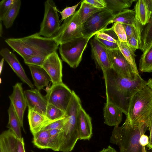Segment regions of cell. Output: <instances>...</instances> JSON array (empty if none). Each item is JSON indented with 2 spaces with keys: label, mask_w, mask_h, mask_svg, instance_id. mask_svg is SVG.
I'll list each match as a JSON object with an SVG mask.
<instances>
[{
  "label": "cell",
  "mask_w": 152,
  "mask_h": 152,
  "mask_svg": "<svg viewBox=\"0 0 152 152\" xmlns=\"http://www.w3.org/2000/svg\"><path fill=\"white\" fill-rule=\"evenodd\" d=\"M30 69L34 85L39 91L48 86L51 79L45 70L41 66L28 65Z\"/></svg>",
  "instance_id": "obj_19"
},
{
  "label": "cell",
  "mask_w": 152,
  "mask_h": 152,
  "mask_svg": "<svg viewBox=\"0 0 152 152\" xmlns=\"http://www.w3.org/2000/svg\"><path fill=\"white\" fill-rule=\"evenodd\" d=\"M117 43L119 48L125 58L132 66L135 72L139 74L135 61L134 52L128 45L126 42H121L119 40Z\"/></svg>",
  "instance_id": "obj_25"
},
{
  "label": "cell",
  "mask_w": 152,
  "mask_h": 152,
  "mask_svg": "<svg viewBox=\"0 0 152 152\" xmlns=\"http://www.w3.org/2000/svg\"><path fill=\"white\" fill-rule=\"evenodd\" d=\"M126 116L132 124L144 123L149 127L152 121V90L147 84L130 97Z\"/></svg>",
  "instance_id": "obj_4"
},
{
  "label": "cell",
  "mask_w": 152,
  "mask_h": 152,
  "mask_svg": "<svg viewBox=\"0 0 152 152\" xmlns=\"http://www.w3.org/2000/svg\"><path fill=\"white\" fill-rule=\"evenodd\" d=\"M99 152H117L115 149L113 148L110 146H108L106 148H103Z\"/></svg>",
  "instance_id": "obj_46"
},
{
  "label": "cell",
  "mask_w": 152,
  "mask_h": 152,
  "mask_svg": "<svg viewBox=\"0 0 152 152\" xmlns=\"http://www.w3.org/2000/svg\"><path fill=\"white\" fill-rule=\"evenodd\" d=\"M16 152H26L23 138H18L16 143Z\"/></svg>",
  "instance_id": "obj_43"
},
{
  "label": "cell",
  "mask_w": 152,
  "mask_h": 152,
  "mask_svg": "<svg viewBox=\"0 0 152 152\" xmlns=\"http://www.w3.org/2000/svg\"><path fill=\"white\" fill-rule=\"evenodd\" d=\"M70 7H66L61 12V19L63 20L69 17L74 15L76 12L75 10L80 3Z\"/></svg>",
  "instance_id": "obj_39"
},
{
  "label": "cell",
  "mask_w": 152,
  "mask_h": 152,
  "mask_svg": "<svg viewBox=\"0 0 152 152\" xmlns=\"http://www.w3.org/2000/svg\"><path fill=\"white\" fill-rule=\"evenodd\" d=\"M92 37L83 36L61 44L59 52L62 60L72 68L77 67L82 60L84 51Z\"/></svg>",
  "instance_id": "obj_5"
},
{
  "label": "cell",
  "mask_w": 152,
  "mask_h": 152,
  "mask_svg": "<svg viewBox=\"0 0 152 152\" xmlns=\"http://www.w3.org/2000/svg\"><path fill=\"white\" fill-rule=\"evenodd\" d=\"M37 89L27 90L24 91L27 106L32 109L45 116L48 102Z\"/></svg>",
  "instance_id": "obj_14"
},
{
  "label": "cell",
  "mask_w": 152,
  "mask_h": 152,
  "mask_svg": "<svg viewBox=\"0 0 152 152\" xmlns=\"http://www.w3.org/2000/svg\"><path fill=\"white\" fill-rule=\"evenodd\" d=\"M21 4L20 0H16L2 20L6 28H10L12 25L19 13Z\"/></svg>",
  "instance_id": "obj_28"
},
{
  "label": "cell",
  "mask_w": 152,
  "mask_h": 152,
  "mask_svg": "<svg viewBox=\"0 0 152 152\" xmlns=\"http://www.w3.org/2000/svg\"><path fill=\"white\" fill-rule=\"evenodd\" d=\"M32 142L40 149H49L50 136L48 130L42 129L33 135Z\"/></svg>",
  "instance_id": "obj_26"
},
{
  "label": "cell",
  "mask_w": 152,
  "mask_h": 152,
  "mask_svg": "<svg viewBox=\"0 0 152 152\" xmlns=\"http://www.w3.org/2000/svg\"><path fill=\"white\" fill-rule=\"evenodd\" d=\"M72 91L63 82L52 85L45 96L48 103L66 112L73 95Z\"/></svg>",
  "instance_id": "obj_8"
},
{
  "label": "cell",
  "mask_w": 152,
  "mask_h": 152,
  "mask_svg": "<svg viewBox=\"0 0 152 152\" xmlns=\"http://www.w3.org/2000/svg\"><path fill=\"white\" fill-rule=\"evenodd\" d=\"M111 28L117 35L119 41L127 42V37L122 23L118 22L114 23Z\"/></svg>",
  "instance_id": "obj_35"
},
{
  "label": "cell",
  "mask_w": 152,
  "mask_h": 152,
  "mask_svg": "<svg viewBox=\"0 0 152 152\" xmlns=\"http://www.w3.org/2000/svg\"><path fill=\"white\" fill-rule=\"evenodd\" d=\"M106 90V102L119 107L126 115L130 99L138 90L147 84L139 75L133 78L123 77L112 68L102 71Z\"/></svg>",
  "instance_id": "obj_1"
},
{
  "label": "cell",
  "mask_w": 152,
  "mask_h": 152,
  "mask_svg": "<svg viewBox=\"0 0 152 152\" xmlns=\"http://www.w3.org/2000/svg\"><path fill=\"white\" fill-rule=\"evenodd\" d=\"M18 137L10 129L0 135V152H16Z\"/></svg>",
  "instance_id": "obj_21"
},
{
  "label": "cell",
  "mask_w": 152,
  "mask_h": 152,
  "mask_svg": "<svg viewBox=\"0 0 152 152\" xmlns=\"http://www.w3.org/2000/svg\"><path fill=\"white\" fill-rule=\"evenodd\" d=\"M106 4V8L114 15L123 10L128 9L135 0H104Z\"/></svg>",
  "instance_id": "obj_23"
},
{
  "label": "cell",
  "mask_w": 152,
  "mask_h": 152,
  "mask_svg": "<svg viewBox=\"0 0 152 152\" xmlns=\"http://www.w3.org/2000/svg\"><path fill=\"white\" fill-rule=\"evenodd\" d=\"M91 57L96 66L102 71L112 68L110 58L105 47L94 37L90 41Z\"/></svg>",
  "instance_id": "obj_12"
},
{
  "label": "cell",
  "mask_w": 152,
  "mask_h": 152,
  "mask_svg": "<svg viewBox=\"0 0 152 152\" xmlns=\"http://www.w3.org/2000/svg\"><path fill=\"white\" fill-rule=\"evenodd\" d=\"M5 42L24 60L35 56L47 57L58 48L53 38L42 37L38 33L23 37L9 38Z\"/></svg>",
  "instance_id": "obj_2"
},
{
  "label": "cell",
  "mask_w": 152,
  "mask_h": 152,
  "mask_svg": "<svg viewBox=\"0 0 152 152\" xmlns=\"http://www.w3.org/2000/svg\"><path fill=\"white\" fill-rule=\"evenodd\" d=\"M47 57L42 56H35L24 61L25 63L27 65H32L42 67Z\"/></svg>",
  "instance_id": "obj_38"
},
{
  "label": "cell",
  "mask_w": 152,
  "mask_h": 152,
  "mask_svg": "<svg viewBox=\"0 0 152 152\" xmlns=\"http://www.w3.org/2000/svg\"></svg>",
  "instance_id": "obj_53"
},
{
  "label": "cell",
  "mask_w": 152,
  "mask_h": 152,
  "mask_svg": "<svg viewBox=\"0 0 152 152\" xmlns=\"http://www.w3.org/2000/svg\"><path fill=\"white\" fill-rule=\"evenodd\" d=\"M65 113L56 106L48 104L46 115L47 118L50 121H53L65 117Z\"/></svg>",
  "instance_id": "obj_33"
},
{
  "label": "cell",
  "mask_w": 152,
  "mask_h": 152,
  "mask_svg": "<svg viewBox=\"0 0 152 152\" xmlns=\"http://www.w3.org/2000/svg\"><path fill=\"white\" fill-rule=\"evenodd\" d=\"M42 67L51 79L52 85L62 83V64L57 52L47 56Z\"/></svg>",
  "instance_id": "obj_11"
},
{
  "label": "cell",
  "mask_w": 152,
  "mask_h": 152,
  "mask_svg": "<svg viewBox=\"0 0 152 152\" xmlns=\"http://www.w3.org/2000/svg\"></svg>",
  "instance_id": "obj_51"
},
{
  "label": "cell",
  "mask_w": 152,
  "mask_h": 152,
  "mask_svg": "<svg viewBox=\"0 0 152 152\" xmlns=\"http://www.w3.org/2000/svg\"><path fill=\"white\" fill-rule=\"evenodd\" d=\"M83 36L82 24L80 22L77 10L74 15L64 20L53 38L59 45Z\"/></svg>",
  "instance_id": "obj_7"
},
{
  "label": "cell",
  "mask_w": 152,
  "mask_h": 152,
  "mask_svg": "<svg viewBox=\"0 0 152 152\" xmlns=\"http://www.w3.org/2000/svg\"><path fill=\"white\" fill-rule=\"evenodd\" d=\"M127 38L133 36L137 37L140 43V47L142 43V34L143 31V26L138 20L135 18V20L133 25L122 24Z\"/></svg>",
  "instance_id": "obj_30"
},
{
  "label": "cell",
  "mask_w": 152,
  "mask_h": 152,
  "mask_svg": "<svg viewBox=\"0 0 152 152\" xmlns=\"http://www.w3.org/2000/svg\"><path fill=\"white\" fill-rule=\"evenodd\" d=\"M104 123L109 126H119L122 121L123 112L116 105L106 102L103 108Z\"/></svg>",
  "instance_id": "obj_17"
},
{
  "label": "cell",
  "mask_w": 152,
  "mask_h": 152,
  "mask_svg": "<svg viewBox=\"0 0 152 152\" xmlns=\"http://www.w3.org/2000/svg\"><path fill=\"white\" fill-rule=\"evenodd\" d=\"M114 15L106 8L95 13L82 24L83 36L93 37L106 28Z\"/></svg>",
  "instance_id": "obj_9"
},
{
  "label": "cell",
  "mask_w": 152,
  "mask_h": 152,
  "mask_svg": "<svg viewBox=\"0 0 152 152\" xmlns=\"http://www.w3.org/2000/svg\"><path fill=\"white\" fill-rule=\"evenodd\" d=\"M94 37L102 43L107 49L114 50L119 48L117 43L97 38L95 36Z\"/></svg>",
  "instance_id": "obj_42"
},
{
  "label": "cell",
  "mask_w": 152,
  "mask_h": 152,
  "mask_svg": "<svg viewBox=\"0 0 152 152\" xmlns=\"http://www.w3.org/2000/svg\"><path fill=\"white\" fill-rule=\"evenodd\" d=\"M9 97L10 103L19 120L21 127L24 130L23 126V116L27 106L22 83H17L13 86L12 93Z\"/></svg>",
  "instance_id": "obj_13"
},
{
  "label": "cell",
  "mask_w": 152,
  "mask_h": 152,
  "mask_svg": "<svg viewBox=\"0 0 152 152\" xmlns=\"http://www.w3.org/2000/svg\"><path fill=\"white\" fill-rule=\"evenodd\" d=\"M28 118L30 129L33 135L42 130L45 126L51 121L45 116L28 109Z\"/></svg>",
  "instance_id": "obj_20"
},
{
  "label": "cell",
  "mask_w": 152,
  "mask_h": 152,
  "mask_svg": "<svg viewBox=\"0 0 152 152\" xmlns=\"http://www.w3.org/2000/svg\"><path fill=\"white\" fill-rule=\"evenodd\" d=\"M44 7V17L38 33L44 37L53 38L61 26L57 7L53 0H47L45 2Z\"/></svg>",
  "instance_id": "obj_6"
},
{
  "label": "cell",
  "mask_w": 152,
  "mask_h": 152,
  "mask_svg": "<svg viewBox=\"0 0 152 152\" xmlns=\"http://www.w3.org/2000/svg\"><path fill=\"white\" fill-rule=\"evenodd\" d=\"M65 117L61 119L50 121L42 129L46 130L54 129H62L66 121Z\"/></svg>",
  "instance_id": "obj_37"
},
{
  "label": "cell",
  "mask_w": 152,
  "mask_h": 152,
  "mask_svg": "<svg viewBox=\"0 0 152 152\" xmlns=\"http://www.w3.org/2000/svg\"><path fill=\"white\" fill-rule=\"evenodd\" d=\"M139 69L142 72H152V45L141 56Z\"/></svg>",
  "instance_id": "obj_29"
},
{
  "label": "cell",
  "mask_w": 152,
  "mask_h": 152,
  "mask_svg": "<svg viewBox=\"0 0 152 152\" xmlns=\"http://www.w3.org/2000/svg\"><path fill=\"white\" fill-rule=\"evenodd\" d=\"M135 20V13L134 10L125 9L115 15L109 24L116 22L122 24L132 25Z\"/></svg>",
  "instance_id": "obj_24"
},
{
  "label": "cell",
  "mask_w": 152,
  "mask_h": 152,
  "mask_svg": "<svg viewBox=\"0 0 152 152\" xmlns=\"http://www.w3.org/2000/svg\"><path fill=\"white\" fill-rule=\"evenodd\" d=\"M148 128L146 124H132L126 119L121 126L114 127L110 142L118 147L119 152H142L140 139Z\"/></svg>",
  "instance_id": "obj_3"
},
{
  "label": "cell",
  "mask_w": 152,
  "mask_h": 152,
  "mask_svg": "<svg viewBox=\"0 0 152 152\" xmlns=\"http://www.w3.org/2000/svg\"><path fill=\"white\" fill-rule=\"evenodd\" d=\"M50 138L49 149L54 151H60L63 137L62 129L48 130Z\"/></svg>",
  "instance_id": "obj_32"
},
{
  "label": "cell",
  "mask_w": 152,
  "mask_h": 152,
  "mask_svg": "<svg viewBox=\"0 0 152 152\" xmlns=\"http://www.w3.org/2000/svg\"><path fill=\"white\" fill-rule=\"evenodd\" d=\"M4 59L3 58H2L0 62V74H1L2 70L3 69V67L4 64Z\"/></svg>",
  "instance_id": "obj_47"
},
{
  "label": "cell",
  "mask_w": 152,
  "mask_h": 152,
  "mask_svg": "<svg viewBox=\"0 0 152 152\" xmlns=\"http://www.w3.org/2000/svg\"><path fill=\"white\" fill-rule=\"evenodd\" d=\"M147 85L152 90V78L149 79L148 81L147 82Z\"/></svg>",
  "instance_id": "obj_48"
},
{
  "label": "cell",
  "mask_w": 152,
  "mask_h": 152,
  "mask_svg": "<svg viewBox=\"0 0 152 152\" xmlns=\"http://www.w3.org/2000/svg\"></svg>",
  "instance_id": "obj_52"
},
{
  "label": "cell",
  "mask_w": 152,
  "mask_h": 152,
  "mask_svg": "<svg viewBox=\"0 0 152 152\" xmlns=\"http://www.w3.org/2000/svg\"><path fill=\"white\" fill-rule=\"evenodd\" d=\"M127 43L131 48L135 52L140 48V43L137 37L133 36L127 38Z\"/></svg>",
  "instance_id": "obj_40"
},
{
  "label": "cell",
  "mask_w": 152,
  "mask_h": 152,
  "mask_svg": "<svg viewBox=\"0 0 152 152\" xmlns=\"http://www.w3.org/2000/svg\"><path fill=\"white\" fill-rule=\"evenodd\" d=\"M94 36L97 38L114 43H117L119 40L117 35L111 28L103 30Z\"/></svg>",
  "instance_id": "obj_34"
},
{
  "label": "cell",
  "mask_w": 152,
  "mask_h": 152,
  "mask_svg": "<svg viewBox=\"0 0 152 152\" xmlns=\"http://www.w3.org/2000/svg\"><path fill=\"white\" fill-rule=\"evenodd\" d=\"M149 138L146 135L143 134L141 136L139 140V142L142 146H147L149 143Z\"/></svg>",
  "instance_id": "obj_44"
},
{
  "label": "cell",
  "mask_w": 152,
  "mask_h": 152,
  "mask_svg": "<svg viewBox=\"0 0 152 152\" xmlns=\"http://www.w3.org/2000/svg\"><path fill=\"white\" fill-rule=\"evenodd\" d=\"M152 45V15L149 22L142 31V43L139 49L143 53Z\"/></svg>",
  "instance_id": "obj_31"
},
{
  "label": "cell",
  "mask_w": 152,
  "mask_h": 152,
  "mask_svg": "<svg viewBox=\"0 0 152 152\" xmlns=\"http://www.w3.org/2000/svg\"><path fill=\"white\" fill-rule=\"evenodd\" d=\"M9 121L7 127L12 131L18 138H22L21 132V125L18 118L16 114L12 104L10 103L8 110Z\"/></svg>",
  "instance_id": "obj_22"
},
{
  "label": "cell",
  "mask_w": 152,
  "mask_h": 152,
  "mask_svg": "<svg viewBox=\"0 0 152 152\" xmlns=\"http://www.w3.org/2000/svg\"><path fill=\"white\" fill-rule=\"evenodd\" d=\"M135 18L144 26L149 22L152 15V0H139L134 7Z\"/></svg>",
  "instance_id": "obj_18"
},
{
  "label": "cell",
  "mask_w": 152,
  "mask_h": 152,
  "mask_svg": "<svg viewBox=\"0 0 152 152\" xmlns=\"http://www.w3.org/2000/svg\"><path fill=\"white\" fill-rule=\"evenodd\" d=\"M102 9L96 8L83 0L82 1L80 7L78 10L81 23L83 24L94 14Z\"/></svg>",
  "instance_id": "obj_27"
},
{
  "label": "cell",
  "mask_w": 152,
  "mask_h": 152,
  "mask_svg": "<svg viewBox=\"0 0 152 152\" xmlns=\"http://www.w3.org/2000/svg\"><path fill=\"white\" fill-rule=\"evenodd\" d=\"M142 152H146L145 148V146H142Z\"/></svg>",
  "instance_id": "obj_50"
},
{
  "label": "cell",
  "mask_w": 152,
  "mask_h": 152,
  "mask_svg": "<svg viewBox=\"0 0 152 152\" xmlns=\"http://www.w3.org/2000/svg\"><path fill=\"white\" fill-rule=\"evenodd\" d=\"M0 54L21 80L30 88H33V84L27 76L15 55L7 48L2 49Z\"/></svg>",
  "instance_id": "obj_15"
},
{
  "label": "cell",
  "mask_w": 152,
  "mask_h": 152,
  "mask_svg": "<svg viewBox=\"0 0 152 152\" xmlns=\"http://www.w3.org/2000/svg\"><path fill=\"white\" fill-rule=\"evenodd\" d=\"M77 125L79 139L89 140L93 134L91 118L82 106L80 107L78 112Z\"/></svg>",
  "instance_id": "obj_16"
},
{
  "label": "cell",
  "mask_w": 152,
  "mask_h": 152,
  "mask_svg": "<svg viewBox=\"0 0 152 152\" xmlns=\"http://www.w3.org/2000/svg\"><path fill=\"white\" fill-rule=\"evenodd\" d=\"M2 20H0V36L1 37L3 33L2 25L1 23Z\"/></svg>",
  "instance_id": "obj_49"
},
{
  "label": "cell",
  "mask_w": 152,
  "mask_h": 152,
  "mask_svg": "<svg viewBox=\"0 0 152 152\" xmlns=\"http://www.w3.org/2000/svg\"><path fill=\"white\" fill-rule=\"evenodd\" d=\"M148 130L150 132V135L149 137V141L148 144L147 145V146L149 150H152V121L149 126Z\"/></svg>",
  "instance_id": "obj_45"
},
{
  "label": "cell",
  "mask_w": 152,
  "mask_h": 152,
  "mask_svg": "<svg viewBox=\"0 0 152 152\" xmlns=\"http://www.w3.org/2000/svg\"><path fill=\"white\" fill-rule=\"evenodd\" d=\"M83 1L98 9H103L106 6L104 0H84Z\"/></svg>",
  "instance_id": "obj_41"
},
{
  "label": "cell",
  "mask_w": 152,
  "mask_h": 152,
  "mask_svg": "<svg viewBox=\"0 0 152 152\" xmlns=\"http://www.w3.org/2000/svg\"><path fill=\"white\" fill-rule=\"evenodd\" d=\"M16 0H3L0 2V20L2 21L5 15Z\"/></svg>",
  "instance_id": "obj_36"
},
{
  "label": "cell",
  "mask_w": 152,
  "mask_h": 152,
  "mask_svg": "<svg viewBox=\"0 0 152 152\" xmlns=\"http://www.w3.org/2000/svg\"><path fill=\"white\" fill-rule=\"evenodd\" d=\"M107 51L112 68L116 73L123 77L130 78L135 77L139 74L135 72L119 48L114 50L107 49Z\"/></svg>",
  "instance_id": "obj_10"
}]
</instances>
